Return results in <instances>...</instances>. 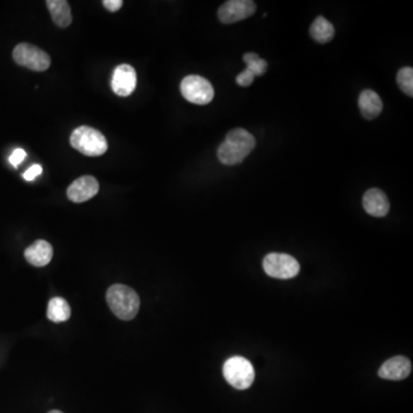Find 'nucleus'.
<instances>
[{
  "label": "nucleus",
  "mask_w": 413,
  "mask_h": 413,
  "mask_svg": "<svg viewBox=\"0 0 413 413\" xmlns=\"http://www.w3.org/2000/svg\"><path fill=\"white\" fill-rule=\"evenodd\" d=\"M253 134L245 129H235L226 134L223 143L218 147V159L225 166L239 164L255 149Z\"/></svg>",
  "instance_id": "1"
},
{
  "label": "nucleus",
  "mask_w": 413,
  "mask_h": 413,
  "mask_svg": "<svg viewBox=\"0 0 413 413\" xmlns=\"http://www.w3.org/2000/svg\"><path fill=\"white\" fill-rule=\"evenodd\" d=\"M106 299L112 312L122 321L134 319L139 311V296L128 286L119 284L112 286L108 289Z\"/></svg>",
  "instance_id": "2"
},
{
  "label": "nucleus",
  "mask_w": 413,
  "mask_h": 413,
  "mask_svg": "<svg viewBox=\"0 0 413 413\" xmlns=\"http://www.w3.org/2000/svg\"><path fill=\"white\" fill-rule=\"evenodd\" d=\"M70 144L76 151L87 156H100L107 152V139L97 129L82 125L73 131Z\"/></svg>",
  "instance_id": "3"
},
{
  "label": "nucleus",
  "mask_w": 413,
  "mask_h": 413,
  "mask_svg": "<svg viewBox=\"0 0 413 413\" xmlns=\"http://www.w3.org/2000/svg\"><path fill=\"white\" fill-rule=\"evenodd\" d=\"M223 375L233 388L245 390L253 385L255 371L250 360L244 357L235 356L224 363Z\"/></svg>",
  "instance_id": "4"
},
{
  "label": "nucleus",
  "mask_w": 413,
  "mask_h": 413,
  "mask_svg": "<svg viewBox=\"0 0 413 413\" xmlns=\"http://www.w3.org/2000/svg\"><path fill=\"white\" fill-rule=\"evenodd\" d=\"M181 92L188 102L199 106L211 102L215 95L210 82L196 75H190L181 80Z\"/></svg>",
  "instance_id": "5"
},
{
  "label": "nucleus",
  "mask_w": 413,
  "mask_h": 413,
  "mask_svg": "<svg viewBox=\"0 0 413 413\" xmlns=\"http://www.w3.org/2000/svg\"><path fill=\"white\" fill-rule=\"evenodd\" d=\"M13 59L18 65L33 72H45L51 65V59L46 52L28 43H21L14 48Z\"/></svg>",
  "instance_id": "6"
},
{
  "label": "nucleus",
  "mask_w": 413,
  "mask_h": 413,
  "mask_svg": "<svg viewBox=\"0 0 413 413\" xmlns=\"http://www.w3.org/2000/svg\"><path fill=\"white\" fill-rule=\"evenodd\" d=\"M263 269L272 278L291 279L300 272V264L289 254L271 253L265 256Z\"/></svg>",
  "instance_id": "7"
},
{
  "label": "nucleus",
  "mask_w": 413,
  "mask_h": 413,
  "mask_svg": "<svg viewBox=\"0 0 413 413\" xmlns=\"http://www.w3.org/2000/svg\"><path fill=\"white\" fill-rule=\"evenodd\" d=\"M256 12V4L252 0H230L218 9V18L224 24H232L250 18Z\"/></svg>",
  "instance_id": "8"
},
{
  "label": "nucleus",
  "mask_w": 413,
  "mask_h": 413,
  "mask_svg": "<svg viewBox=\"0 0 413 413\" xmlns=\"http://www.w3.org/2000/svg\"><path fill=\"white\" fill-rule=\"evenodd\" d=\"M137 87V73L130 65H119L112 76V90L119 97H129Z\"/></svg>",
  "instance_id": "9"
},
{
  "label": "nucleus",
  "mask_w": 413,
  "mask_h": 413,
  "mask_svg": "<svg viewBox=\"0 0 413 413\" xmlns=\"http://www.w3.org/2000/svg\"><path fill=\"white\" fill-rule=\"evenodd\" d=\"M99 192V183L92 176H83L76 181L67 190V195L73 203H82L92 199Z\"/></svg>",
  "instance_id": "10"
},
{
  "label": "nucleus",
  "mask_w": 413,
  "mask_h": 413,
  "mask_svg": "<svg viewBox=\"0 0 413 413\" xmlns=\"http://www.w3.org/2000/svg\"><path fill=\"white\" fill-rule=\"evenodd\" d=\"M411 369V362L407 357L395 356L382 364L377 375L387 380H403L410 375Z\"/></svg>",
  "instance_id": "11"
},
{
  "label": "nucleus",
  "mask_w": 413,
  "mask_h": 413,
  "mask_svg": "<svg viewBox=\"0 0 413 413\" xmlns=\"http://www.w3.org/2000/svg\"><path fill=\"white\" fill-rule=\"evenodd\" d=\"M363 207L373 218H385L390 205L386 194L379 188H371L363 196Z\"/></svg>",
  "instance_id": "12"
},
{
  "label": "nucleus",
  "mask_w": 413,
  "mask_h": 413,
  "mask_svg": "<svg viewBox=\"0 0 413 413\" xmlns=\"http://www.w3.org/2000/svg\"><path fill=\"white\" fill-rule=\"evenodd\" d=\"M26 259L33 267H45L51 262L53 257V248L48 241L37 240L28 247L24 252Z\"/></svg>",
  "instance_id": "13"
},
{
  "label": "nucleus",
  "mask_w": 413,
  "mask_h": 413,
  "mask_svg": "<svg viewBox=\"0 0 413 413\" xmlns=\"http://www.w3.org/2000/svg\"><path fill=\"white\" fill-rule=\"evenodd\" d=\"M358 106L363 117L366 119H373L379 117L384 108L380 97L372 90H365L360 93Z\"/></svg>",
  "instance_id": "14"
},
{
  "label": "nucleus",
  "mask_w": 413,
  "mask_h": 413,
  "mask_svg": "<svg viewBox=\"0 0 413 413\" xmlns=\"http://www.w3.org/2000/svg\"><path fill=\"white\" fill-rule=\"evenodd\" d=\"M48 11L51 13L52 20L58 27L67 28L72 24V9L65 0H48L46 1Z\"/></svg>",
  "instance_id": "15"
},
{
  "label": "nucleus",
  "mask_w": 413,
  "mask_h": 413,
  "mask_svg": "<svg viewBox=\"0 0 413 413\" xmlns=\"http://www.w3.org/2000/svg\"><path fill=\"white\" fill-rule=\"evenodd\" d=\"M334 33H336V30H334L333 24L323 16L316 18L310 27V35L312 38L321 44L330 43L333 39Z\"/></svg>",
  "instance_id": "16"
},
{
  "label": "nucleus",
  "mask_w": 413,
  "mask_h": 413,
  "mask_svg": "<svg viewBox=\"0 0 413 413\" xmlns=\"http://www.w3.org/2000/svg\"><path fill=\"white\" fill-rule=\"evenodd\" d=\"M72 315V309L68 302L63 297H54L48 306V318L54 323L68 321Z\"/></svg>",
  "instance_id": "17"
},
{
  "label": "nucleus",
  "mask_w": 413,
  "mask_h": 413,
  "mask_svg": "<svg viewBox=\"0 0 413 413\" xmlns=\"http://www.w3.org/2000/svg\"><path fill=\"white\" fill-rule=\"evenodd\" d=\"M242 59L246 63V69H248L255 77L264 75L268 69V63L264 59H261L256 53H246Z\"/></svg>",
  "instance_id": "18"
},
{
  "label": "nucleus",
  "mask_w": 413,
  "mask_h": 413,
  "mask_svg": "<svg viewBox=\"0 0 413 413\" xmlns=\"http://www.w3.org/2000/svg\"><path fill=\"white\" fill-rule=\"evenodd\" d=\"M396 80L399 84V89L405 93V95H413V70L411 67H404V68L399 69L396 76Z\"/></svg>",
  "instance_id": "19"
},
{
  "label": "nucleus",
  "mask_w": 413,
  "mask_h": 413,
  "mask_svg": "<svg viewBox=\"0 0 413 413\" xmlns=\"http://www.w3.org/2000/svg\"><path fill=\"white\" fill-rule=\"evenodd\" d=\"M254 80H255V76H254V75L252 74V73H250L248 69H246V70H244V72L241 73V74H239L238 76H237V78H235V80H237V84L242 87H250V85H252V84H253Z\"/></svg>",
  "instance_id": "20"
},
{
  "label": "nucleus",
  "mask_w": 413,
  "mask_h": 413,
  "mask_svg": "<svg viewBox=\"0 0 413 413\" xmlns=\"http://www.w3.org/2000/svg\"><path fill=\"white\" fill-rule=\"evenodd\" d=\"M26 158H27V153L24 152L23 149H15L13 154L9 156V163L12 164L13 167L18 168Z\"/></svg>",
  "instance_id": "21"
},
{
  "label": "nucleus",
  "mask_w": 413,
  "mask_h": 413,
  "mask_svg": "<svg viewBox=\"0 0 413 413\" xmlns=\"http://www.w3.org/2000/svg\"><path fill=\"white\" fill-rule=\"evenodd\" d=\"M42 173V166H41V164H33V166H31V167L23 173V178L27 181H31Z\"/></svg>",
  "instance_id": "22"
},
{
  "label": "nucleus",
  "mask_w": 413,
  "mask_h": 413,
  "mask_svg": "<svg viewBox=\"0 0 413 413\" xmlns=\"http://www.w3.org/2000/svg\"><path fill=\"white\" fill-rule=\"evenodd\" d=\"M102 5L109 12H117L123 6V1L122 0H104Z\"/></svg>",
  "instance_id": "23"
},
{
  "label": "nucleus",
  "mask_w": 413,
  "mask_h": 413,
  "mask_svg": "<svg viewBox=\"0 0 413 413\" xmlns=\"http://www.w3.org/2000/svg\"><path fill=\"white\" fill-rule=\"evenodd\" d=\"M48 413H63V412H61V411H59V410H53V411H51V412H48Z\"/></svg>",
  "instance_id": "24"
}]
</instances>
